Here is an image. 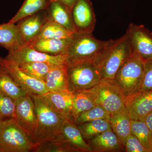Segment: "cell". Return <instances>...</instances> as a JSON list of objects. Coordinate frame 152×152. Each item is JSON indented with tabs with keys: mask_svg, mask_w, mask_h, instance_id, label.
I'll return each instance as SVG.
<instances>
[{
	"mask_svg": "<svg viewBox=\"0 0 152 152\" xmlns=\"http://www.w3.org/2000/svg\"><path fill=\"white\" fill-rule=\"evenodd\" d=\"M0 91L15 99L28 94L17 83L1 64Z\"/></svg>",
	"mask_w": 152,
	"mask_h": 152,
	"instance_id": "obj_26",
	"label": "cell"
},
{
	"mask_svg": "<svg viewBox=\"0 0 152 152\" xmlns=\"http://www.w3.org/2000/svg\"><path fill=\"white\" fill-rule=\"evenodd\" d=\"M144 121L146 124L152 134V112L145 118Z\"/></svg>",
	"mask_w": 152,
	"mask_h": 152,
	"instance_id": "obj_36",
	"label": "cell"
},
{
	"mask_svg": "<svg viewBox=\"0 0 152 152\" xmlns=\"http://www.w3.org/2000/svg\"><path fill=\"white\" fill-rule=\"evenodd\" d=\"M125 107L131 120L143 121L152 112V90L138 91L126 98Z\"/></svg>",
	"mask_w": 152,
	"mask_h": 152,
	"instance_id": "obj_13",
	"label": "cell"
},
{
	"mask_svg": "<svg viewBox=\"0 0 152 152\" xmlns=\"http://www.w3.org/2000/svg\"><path fill=\"white\" fill-rule=\"evenodd\" d=\"M66 65L71 91H88L102 80L99 70L94 61L83 62Z\"/></svg>",
	"mask_w": 152,
	"mask_h": 152,
	"instance_id": "obj_7",
	"label": "cell"
},
{
	"mask_svg": "<svg viewBox=\"0 0 152 152\" xmlns=\"http://www.w3.org/2000/svg\"><path fill=\"white\" fill-rule=\"evenodd\" d=\"M124 150L127 152H148L138 139L132 134L126 140Z\"/></svg>",
	"mask_w": 152,
	"mask_h": 152,
	"instance_id": "obj_34",
	"label": "cell"
},
{
	"mask_svg": "<svg viewBox=\"0 0 152 152\" xmlns=\"http://www.w3.org/2000/svg\"><path fill=\"white\" fill-rule=\"evenodd\" d=\"M109 42L98 39L92 34L75 33L66 53V64L94 61L105 48Z\"/></svg>",
	"mask_w": 152,
	"mask_h": 152,
	"instance_id": "obj_3",
	"label": "cell"
},
{
	"mask_svg": "<svg viewBox=\"0 0 152 152\" xmlns=\"http://www.w3.org/2000/svg\"><path fill=\"white\" fill-rule=\"evenodd\" d=\"M46 11L48 20L55 22L75 33L72 13L62 3L58 0L51 1Z\"/></svg>",
	"mask_w": 152,
	"mask_h": 152,
	"instance_id": "obj_21",
	"label": "cell"
},
{
	"mask_svg": "<svg viewBox=\"0 0 152 152\" xmlns=\"http://www.w3.org/2000/svg\"><path fill=\"white\" fill-rule=\"evenodd\" d=\"M109 120L112 130L119 140L124 149L126 140L131 134V119L126 109L112 114Z\"/></svg>",
	"mask_w": 152,
	"mask_h": 152,
	"instance_id": "obj_22",
	"label": "cell"
},
{
	"mask_svg": "<svg viewBox=\"0 0 152 152\" xmlns=\"http://www.w3.org/2000/svg\"><path fill=\"white\" fill-rule=\"evenodd\" d=\"M132 54L128 34L109 40L104 50L95 60L102 79L113 80L117 71Z\"/></svg>",
	"mask_w": 152,
	"mask_h": 152,
	"instance_id": "obj_2",
	"label": "cell"
},
{
	"mask_svg": "<svg viewBox=\"0 0 152 152\" xmlns=\"http://www.w3.org/2000/svg\"><path fill=\"white\" fill-rule=\"evenodd\" d=\"M126 32L133 53L144 62L152 59V31L143 25L130 24Z\"/></svg>",
	"mask_w": 152,
	"mask_h": 152,
	"instance_id": "obj_8",
	"label": "cell"
},
{
	"mask_svg": "<svg viewBox=\"0 0 152 152\" xmlns=\"http://www.w3.org/2000/svg\"><path fill=\"white\" fill-rule=\"evenodd\" d=\"M14 119L32 140L37 128L38 120L34 104L29 94L16 99Z\"/></svg>",
	"mask_w": 152,
	"mask_h": 152,
	"instance_id": "obj_10",
	"label": "cell"
},
{
	"mask_svg": "<svg viewBox=\"0 0 152 152\" xmlns=\"http://www.w3.org/2000/svg\"><path fill=\"white\" fill-rule=\"evenodd\" d=\"M0 64L17 83L28 94L42 95L49 92L44 81L25 73L13 61L6 57H0Z\"/></svg>",
	"mask_w": 152,
	"mask_h": 152,
	"instance_id": "obj_9",
	"label": "cell"
},
{
	"mask_svg": "<svg viewBox=\"0 0 152 152\" xmlns=\"http://www.w3.org/2000/svg\"><path fill=\"white\" fill-rule=\"evenodd\" d=\"M52 107L66 119H71V114L73 104V92H50L42 95Z\"/></svg>",
	"mask_w": 152,
	"mask_h": 152,
	"instance_id": "obj_18",
	"label": "cell"
},
{
	"mask_svg": "<svg viewBox=\"0 0 152 152\" xmlns=\"http://www.w3.org/2000/svg\"><path fill=\"white\" fill-rule=\"evenodd\" d=\"M110 117L111 114L108 112L101 106L96 105L80 114L74 122L78 124L100 119L110 120Z\"/></svg>",
	"mask_w": 152,
	"mask_h": 152,
	"instance_id": "obj_32",
	"label": "cell"
},
{
	"mask_svg": "<svg viewBox=\"0 0 152 152\" xmlns=\"http://www.w3.org/2000/svg\"><path fill=\"white\" fill-rule=\"evenodd\" d=\"M86 141L94 136L111 129L110 120L100 119L77 124Z\"/></svg>",
	"mask_w": 152,
	"mask_h": 152,
	"instance_id": "obj_25",
	"label": "cell"
},
{
	"mask_svg": "<svg viewBox=\"0 0 152 152\" xmlns=\"http://www.w3.org/2000/svg\"><path fill=\"white\" fill-rule=\"evenodd\" d=\"M59 137L78 150L80 152H92L77 124L72 119H66L61 134Z\"/></svg>",
	"mask_w": 152,
	"mask_h": 152,
	"instance_id": "obj_19",
	"label": "cell"
},
{
	"mask_svg": "<svg viewBox=\"0 0 152 152\" xmlns=\"http://www.w3.org/2000/svg\"><path fill=\"white\" fill-rule=\"evenodd\" d=\"M144 64L145 62L132 53L114 76L113 80L126 97L139 91L143 75Z\"/></svg>",
	"mask_w": 152,
	"mask_h": 152,
	"instance_id": "obj_5",
	"label": "cell"
},
{
	"mask_svg": "<svg viewBox=\"0 0 152 152\" xmlns=\"http://www.w3.org/2000/svg\"><path fill=\"white\" fill-rule=\"evenodd\" d=\"M131 133L136 136L148 152L152 145V134L143 121L131 120Z\"/></svg>",
	"mask_w": 152,
	"mask_h": 152,
	"instance_id": "obj_29",
	"label": "cell"
},
{
	"mask_svg": "<svg viewBox=\"0 0 152 152\" xmlns=\"http://www.w3.org/2000/svg\"><path fill=\"white\" fill-rule=\"evenodd\" d=\"M73 104L71 114V119L75 121L83 112L92 108L96 105L91 95L88 91L73 92Z\"/></svg>",
	"mask_w": 152,
	"mask_h": 152,
	"instance_id": "obj_24",
	"label": "cell"
},
{
	"mask_svg": "<svg viewBox=\"0 0 152 152\" xmlns=\"http://www.w3.org/2000/svg\"><path fill=\"white\" fill-rule=\"evenodd\" d=\"M29 94L34 104L38 120L33 142L39 145L58 138L61 134L65 118L56 111L42 95Z\"/></svg>",
	"mask_w": 152,
	"mask_h": 152,
	"instance_id": "obj_1",
	"label": "cell"
},
{
	"mask_svg": "<svg viewBox=\"0 0 152 152\" xmlns=\"http://www.w3.org/2000/svg\"><path fill=\"white\" fill-rule=\"evenodd\" d=\"M36 152H80L78 150L58 137L38 146Z\"/></svg>",
	"mask_w": 152,
	"mask_h": 152,
	"instance_id": "obj_30",
	"label": "cell"
},
{
	"mask_svg": "<svg viewBox=\"0 0 152 152\" xmlns=\"http://www.w3.org/2000/svg\"><path fill=\"white\" fill-rule=\"evenodd\" d=\"M50 2V0H25L18 12L9 22L16 23L27 17L46 10Z\"/></svg>",
	"mask_w": 152,
	"mask_h": 152,
	"instance_id": "obj_23",
	"label": "cell"
},
{
	"mask_svg": "<svg viewBox=\"0 0 152 152\" xmlns=\"http://www.w3.org/2000/svg\"><path fill=\"white\" fill-rule=\"evenodd\" d=\"M25 45L18 25L9 22L0 24V46L10 52Z\"/></svg>",
	"mask_w": 152,
	"mask_h": 152,
	"instance_id": "obj_20",
	"label": "cell"
},
{
	"mask_svg": "<svg viewBox=\"0 0 152 152\" xmlns=\"http://www.w3.org/2000/svg\"><path fill=\"white\" fill-rule=\"evenodd\" d=\"M16 99L0 91V122L15 118Z\"/></svg>",
	"mask_w": 152,
	"mask_h": 152,
	"instance_id": "obj_31",
	"label": "cell"
},
{
	"mask_svg": "<svg viewBox=\"0 0 152 152\" xmlns=\"http://www.w3.org/2000/svg\"><path fill=\"white\" fill-rule=\"evenodd\" d=\"M72 38L67 39L40 38L27 45L38 51L52 56L66 55Z\"/></svg>",
	"mask_w": 152,
	"mask_h": 152,
	"instance_id": "obj_16",
	"label": "cell"
},
{
	"mask_svg": "<svg viewBox=\"0 0 152 152\" xmlns=\"http://www.w3.org/2000/svg\"><path fill=\"white\" fill-rule=\"evenodd\" d=\"M44 82L50 92L71 91L67 74L66 64L53 68L46 76Z\"/></svg>",
	"mask_w": 152,
	"mask_h": 152,
	"instance_id": "obj_17",
	"label": "cell"
},
{
	"mask_svg": "<svg viewBox=\"0 0 152 152\" xmlns=\"http://www.w3.org/2000/svg\"><path fill=\"white\" fill-rule=\"evenodd\" d=\"M62 3L70 12L72 13V10L75 4L78 0H58Z\"/></svg>",
	"mask_w": 152,
	"mask_h": 152,
	"instance_id": "obj_35",
	"label": "cell"
},
{
	"mask_svg": "<svg viewBox=\"0 0 152 152\" xmlns=\"http://www.w3.org/2000/svg\"><path fill=\"white\" fill-rule=\"evenodd\" d=\"M152 90V59L145 62L143 75L139 91Z\"/></svg>",
	"mask_w": 152,
	"mask_h": 152,
	"instance_id": "obj_33",
	"label": "cell"
},
{
	"mask_svg": "<svg viewBox=\"0 0 152 152\" xmlns=\"http://www.w3.org/2000/svg\"><path fill=\"white\" fill-rule=\"evenodd\" d=\"M18 65L25 73L43 81L49 72L58 66L44 62L24 63Z\"/></svg>",
	"mask_w": 152,
	"mask_h": 152,
	"instance_id": "obj_28",
	"label": "cell"
},
{
	"mask_svg": "<svg viewBox=\"0 0 152 152\" xmlns=\"http://www.w3.org/2000/svg\"><path fill=\"white\" fill-rule=\"evenodd\" d=\"M38 146L15 119L0 122V152H35Z\"/></svg>",
	"mask_w": 152,
	"mask_h": 152,
	"instance_id": "obj_4",
	"label": "cell"
},
{
	"mask_svg": "<svg viewBox=\"0 0 152 152\" xmlns=\"http://www.w3.org/2000/svg\"><path fill=\"white\" fill-rule=\"evenodd\" d=\"M6 58L17 64L28 62H44L55 65L66 64V55L52 56L36 50L27 45L9 52Z\"/></svg>",
	"mask_w": 152,
	"mask_h": 152,
	"instance_id": "obj_11",
	"label": "cell"
},
{
	"mask_svg": "<svg viewBox=\"0 0 152 152\" xmlns=\"http://www.w3.org/2000/svg\"><path fill=\"white\" fill-rule=\"evenodd\" d=\"M87 142L92 152H119L124 150L112 129L94 136Z\"/></svg>",
	"mask_w": 152,
	"mask_h": 152,
	"instance_id": "obj_15",
	"label": "cell"
},
{
	"mask_svg": "<svg viewBox=\"0 0 152 152\" xmlns=\"http://www.w3.org/2000/svg\"><path fill=\"white\" fill-rule=\"evenodd\" d=\"M88 92L96 104L102 107L111 115L126 108V97L113 80L102 79Z\"/></svg>",
	"mask_w": 152,
	"mask_h": 152,
	"instance_id": "obj_6",
	"label": "cell"
},
{
	"mask_svg": "<svg viewBox=\"0 0 152 152\" xmlns=\"http://www.w3.org/2000/svg\"><path fill=\"white\" fill-rule=\"evenodd\" d=\"M50 1H54V0H50Z\"/></svg>",
	"mask_w": 152,
	"mask_h": 152,
	"instance_id": "obj_38",
	"label": "cell"
},
{
	"mask_svg": "<svg viewBox=\"0 0 152 152\" xmlns=\"http://www.w3.org/2000/svg\"><path fill=\"white\" fill-rule=\"evenodd\" d=\"M76 34H92L96 16L91 0H78L72 11Z\"/></svg>",
	"mask_w": 152,
	"mask_h": 152,
	"instance_id": "obj_12",
	"label": "cell"
},
{
	"mask_svg": "<svg viewBox=\"0 0 152 152\" xmlns=\"http://www.w3.org/2000/svg\"><path fill=\"white\" fill-rule=\"evenodd\" d=\"M48 20L46 10H45L17 22L25 45H28L35 39Z\"/></svg>",
	"mask_w": 152,
	"mask_h": 152,
	"instance_id": "obj_14",
	"label": "cell"
},
{
	"mask_svg": "<svg viewBox=\"0 0 152 152\" xmlns=\"http://www.w3.org/2000/svg\"><path fill=\"white\" fill-rule=\"evenodd\" d=\"M75 34V33L58 24L51 21L48 20L44 25L39 34L35 40L40 38L69 39L73 37Z\"/></svg>",
	"mask_w": 152,
	"mask_h": 152,
	"instance_id": "obj_27",
	"label": "cell"
},
{
	"mask_svg": "<svg viewBox=\"0 0 152 152\" xmlns=\"http://www.w3.org/2000/svg\"><path fill=\"white\" fill-rule=\"evenodd\" d=\"M149 152H152V145L151 148V149H150Z\"/></svg>",
	"mask_w": 152,
	"mask_h": 152,
	"instance_id": "obj_37",
	"label": "cell"
}]
</instances>
